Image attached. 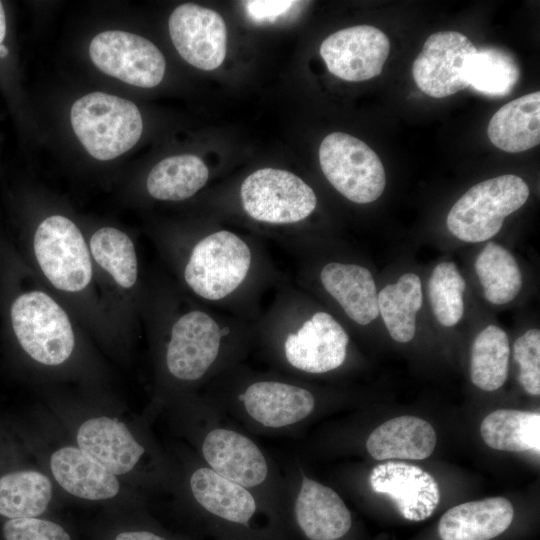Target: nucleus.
Listing matches in <instances>:
<instances>
[{
	"mask_svg": "<svg viewBox=\"0 0 540 540\" xmlns=\"http://www.w3.org/2000/svg\"><path fill=\"white\" fill-rule=\"evenodd\" d=\"M244 430L259 435L294 436L316 414L314 392L293 381L272 377L235 380L209 398Z\"/></svg>",
	"mask_w": 540,
	"mask_h": 540,
	"instance_id": "2",
	"label": "nucleus"
},
{
	"mask_svg": "<svg viewBox=\"0 0 540 540\" xmlns=\"http://www.w3.org/2000/svg\"><path fill=\"white\" fill-rule=\"evenodd\" d=\"M188 496L216 540H287L280 519L250 490L195 460Z\"/></svg>",
	"mask_w": 540,
	"mask_h": 540,
	"instance_id": "3",
	"label": "nucleus"
},
{
	"mask_svg": "<svg viewBox=\"0 0 540 540\" xmlns=\"http://www.w3.org/2000/svg\"><path fill=\"white\" fill-rule=\"evenodd\" d=\"M510 346L507 334L495 325L485 327L476 336L470 359L472 383L484 391H495L506 381Z\"/></svg>",
	"mask_w": 540,
	"mask_h": 540,
	"instance_id": "30",
	"label": "nucleus"
},
{
	"mask_svg": "<svg viewBox=\"0 0 540 540\" xmlns=\"http://www.w3.org/2000/svg\"><path fill=\"white\" fill-rule=\"evenodd\" d=\"M297 2L286 0L246 1L247 14L257 22L273 21L286 13Z\"/></svg>",
	"mask_w": 540,
	"mask_h": 540,
	"instance_id": "36",
	"label": "nucleus"
},
{
	"mask_svg": "<svg viewBox=\"0 0 540 540\" xmlns=\"http://www.w3.org/2000/svg\"><path fill=\"white\" fill-rule=\"evenodd\" d=\"M209 171L195 155L170 156L157 163L147 177V190L158 200L181 201L193 196L207 182Z\"/></svg>",
	"mask_w": 540,
	"mask_h": 540,
	"instance_id": "25",
	"label": "nucleus"
},
{
	"mask_svg": "<svg viewBox=\"0 0 540 540\" xmlns=\"http://www.w3.org/2000/svg\"><path fill=\"white\" fill-rule=\"evenodd\" d=\"M52 484L34 470L10 472L0 477V515L34 518L43 514L52 499Z\"/></svg>",
	"mask_w": 540,
	"mask_h": 540,
	"instance_id": "28",
	"label": "nucleus"
},
{
	"mask_svg": "<svg viewBox=\"0 0 540 540\" xmlns=\"http://www.w3.org/2000/svg\"><path fill=\"white\" fill-rule=\"evenodd\" d=\"M115 540H168L165 537L151 531H126L119 533Z\"/></svg>",
	"mask_w": 540,
	"mask_h": 540,
	"instance_id": "37",
	"label": "nucleus"
},
{
	"mask_svg": "<svg viewBox=\"0 0 540 540\" xmlns=\"http://www.w3.org/2000/svg\"><path fill=\"white\" fill-rule=\"evenodd\" d=\"M475 271L484 296L492 304L512 301L522 286V275L513 255L501 245L488 242L478 254Z\"/></svg>",
	"mask_w": 540,
	"mask_h": 540,
	"instance_id": "31",
	"label": "nucleus"
},
{
	"mask_svg": "<svg viewBox=\"0 0 540 540\" xmlns=\"http://www.w3.org/2000/svg\"><path fill=\"white\" fill-rule=\"evenodd\" d=\"M14 333L24 351L44 365L65 362L74 348V333L65 311L47 294L31 291L12 304Z\"/></svg>",
	"mask_w": 540,
	"mask_h": 540,
	"instance_id": "9",
	"label": "nucleus"
},
{
	"mask_svg": "<svg viewBox=\"0 0 540 540\" xmlns=\"http://www.w3.org/2000/svg\"><path fill=\"white\" fill-rule=\"evenodd\" d=\"M437 437L432 425L410 415L390 419L374 429L366 450L375 460H423L434 451Z\"/></svg>",
	"mask_w": 540,
	"mask_h": 540,
	"instance_id": "23",
	"label": "nucleus"
},
{
	"mask_svg": "<svg viewBox=\"0 0 540 540\" xmlns=\"http://www.w3.org/2000/svg\"><path fill=\"white\" fill-rule=\"evenodd\" d=\"M241 201L254 220L270 224H292L306 219L316 208L313 189L292 172L263 168L242 183Z\"/></svg>",
	"mask_w": 540,
	"mask_h": 540,
	"instance_id": "11",
	"label": "nucleus"
},
{
	"mask_svg": "<svg viewBox=\"0 0 540 540\" xmlns=\"http://www.w3.org/2000/svg\"><path fill=\"white\" fill-rule=\"evenodd\" d=\"M168 26L171 40L186 62L205 71L214 70L223 63L227 28L218 12L185 3L173 10Z\"/></svg>",
	"mask_w": 540,
	"mask_h": 540,
	"instance_id": "17",
	"label": "nucleus"
},
{
	"mask_svg": "<svg viewBox=\"0 0 540 540\" xmlns=\"http://www.w3.org/2000/svg\"><path fill=\"white\" fill-rule=\"evenodd\" d=\"M95 261L122 287H132L137 279V257L131 239L124 232L104 227L90 239Z\"/></svg>",
	"mask_w": 540,
	"mask_h": 540,
	"instance_id": "32",
	"label": "nucleus"
},
{
	"mask_svg": "<svg viewBox=\"0 0 540 540\" xmlns=\"http://www.w3.org/2000/svg\"><path fill=\"white\" fill-rule=\"evenodd\" d=\"M5 34H6L5 13H4L3 5L0 1V44L4 40Z\"/></svg>",
	"mask_w": 540,
	"mask_h": 540,
	"instance_id": "38",
	"label": "nucleus"
},
{
	"mask_svg": "<svg viewBox=\"0 0 540 540\" xmlns=\"http://www.w3.org/2000/svg\"><path fill=\"white\" fill-rule=\"evenodd\" d=\"M487 134L497 148L518 153L540 143V93L514 99L502 106L491 118Z\"/></svg>",
	"mask_w": 540,
	"mask_h": 540,
	"instance_id": "24",
	"label": "nucleus"
},
{
	"mask_svg": "<svg viewBox=\"0 0 540 540\" xmlns=\"http://www.w3.org/2000/svg\"><path fill=\"white\" fill-rule=\"evenodd\" d=\"M251 264L249 245L237 234L219 230L195 244L184 278L196 295L217 301L232 294L245 281Z\"/></svg>",
	"mask_w": 540,
	"mask_h": 540,
	"instance_id": "8",
	"label": "nucleus"
},
{
	"mask_svg": "<svg viewBox=\"0 0 540 540\" xmlns=\"http://www.w3.org/2000/svg\"><path fill=\"white\" fill-rule=\"evenodd\" d=\"M319 162L329 183L354 203L373 202L384 191L386 176L380 158L352 135L343 132L327 135L319 147Z\"/></svg>",
	"mask_w": 540,
	"mask_h": 540,
	"instance_id": "10",
	"label": "nucleus"
},
{
	"mask_svg": "<svg viewBox=\"0 0 540 540\" xmlns=\"http://www.w3.org/2000/svg\"><path fill=\"white\" fill-rule=\"evenodd\" d=\"M70 119L87 152L103 161L131 149L143 130L140 111L133 102L104 92H92L76 100Z\"/></svg>",
	"mask_w": 540,
	"mask_h": 540,
	"instance_id": "5",
	"label": "nucleus"
},
{
	"mask_svg": "<svg viewBox=\"0 0 540 540\" xmlns=\"http://www.w3.org/2000/svg\"><path fill=\"white\" fill-rule=\"evenodd\" d=\"M466 283L453 262H441L433 269L428 283L429 301L438 322L451 327L464 313Z\"/></svg>",
	"mask_w": 540,
	"mask_h": 540,
	"instance_id": "33",
	"label": "nucleus"
},
{
	"mask_svg": "<svg viewBox=\"0 0 540 540\" xmlns=\"http://www.w3.org/2000/svg\"><path fill=\"white\" fill-rule=\"evenodd\" d=\"M50 469L60 487L81 499L107 500L120 490L117 476L79 447L64 446L54 451L50 457Z\"/></svg>",
	"mask_w": 540,
	"mask_h": 540,
	"instance_id": "21",
	"label": "nucleus"
},
{
	"mask_svg": "<svg viewBox=\"0 0 540 540\" xmlns=\"http://www.w3.org/2000/svg\"><path fill=\"white\" fill-rule=\"evenodd\" d=\"M284 520L288 536L303 540H341L352 528V515L340 495L310 477L294 459L283 474Z\"/></svg>",
	"mask_w": 540,
	"mask_h": 540,
	"instance_id": "4",
	"label": "nucleus"
},
{
	"mask_svg": "<svg viewBox=\"0 0 540 540\" xmlns=\"http://www.w3.org/2000/svg\"><path fill=\"white\" fill-rule=\"evenodd\" d=\"M348 344L349 336L336 319L318 311L285 335L279 353L295 372L324 374L344 364Z\"/></svg>",
	"mask_w": 540,
	"mask_h": 540,
	"instance_id": "14",
	"label": "nucleus"
},
{
	"mask_svg": "<svg viewBox=\"0 0 540 540\" xmlns=\"http://www.w3.org/2000/svg\"><path fill=\"white\" fill-rule=\"evenodd\" d=\"M34 251L48 280L58 289L75 292L90 282L92 267L83 236L68 218L43 220L35 233Z\"/></svg>",
	"mask_w": 540,
	"mask_h": 540,
	"instance_id": "12",
	"label": "nucleus"
},
{
	"mask_svg": "<svg viewBox=\"0 0 540 540\" xmlns=\"http://www.w3.org/2000/svg\"><path fill=\"white\" fill-rule=\"evenodd\" d=\"M368 481L374 492L388 495L400 514L410 521L427 519L440 502L437 482L416 465L382 463L372 469Z\"/></svg>",
	"mask_w": 540,
	"mask_h": 540,
	"instance_id": "18",
	"label": "nucleus"
},
{
	"mask_svg": "<svg viewBox=\"0 0 540 540\" xmlns=\"http://www.w3.org/2000/svg\"><path fill=\"white\" fill-rule=\"evenodd\" d=\"M529 196L526 182L505 174L472 186L452 206L446 223L458 239L478 243L495 236L504 219L521 208Z\"/></svg>",
	"mask_w": 540,
	"mask_h": 540,
	"instance_id": "6",
	"label": "nucleus"
},
{
	"mask_svg": "<svg viewBox=\"0 0 540 540\" xmlns=\"http://www.w3.org/2000/svg\"><path fill=\"white\" fill-rule=\"evenodd\" d=\"M514 359L519 365V381L524 390L534 396L540 394V331L530 329L514 343Z\"/></svg>",
	"mask_w": 540,
	"mask_h": 540,
	"instance_id": "34",
	"label": "nucleus"
},
{
	"mask_svg": "<svg viewBox=\"0 0 540 540\" xmlns=\"http://www.w3.org/2000/svg\"><path fill=\"white\" fill-rule=\"evenodd\" d=\"M319 52L334 76L360 82L381 73L390 52V41L380 29L359 25L328 36Z\"/></svg>",
	"mask_w": 540,
	"mask_h": 540,
	"instance_id": "16",
	"label": "nucleus"
},
{
	"mask_svg": "<svg viewBox=\"0 0 540 540\" xmlns=\"http://www.w3.org/2000/svg\"><path fill=\"white\" fill-rule=\"evenodd\" d=\"M480 433L491 448L509 452H540V414L498 409L482 421Z\"/></svg>",
	"mask_w": 540,
	"mask_h": 540,
	"instance_id": "26",
	"label": "nucleus"
},
{
	"mask_svg": "<svg viewBox=\"0 0 540 540\" xmlns=\"http://www.w3.org/2000/svg\"><path fill=\"white\" fill-rule=\"evenodd\" d=\"M89 55L102 72L137 87H155L165 74L161 51L146 38L129 32L99 33L90 43Z\"/></svg>",
	"mask_w": 540,
	"mask_h": 540,
	"instance_id": "13",
	"label": "nucleus"
},
{
	"mask_svg": "<svg viewBox=\"0 0 540 540\" xmlns=\"http://www.w3.org/2000/svg\"><path fill=\"white\" fill-rule=\"evenodd\" d=\"M422 300L421 280L414 273L403 274L378 293L379 314L395 341L406 343L414 337Z\"/></svg>",
	"mask_w": 540,
	"mask_h": 540,
	"instance_id": "27",
	"label": "nucleus"
},
{
	"mask_svg": "<svg viewBox=\"0 0 540 540\" xmlns=\"http://www.w3.org/2000/svg\"><path fill=\"white\" fill-rule=\"evenodd\" d=\"M476 50L472 42L456 31H440L430 35L413 62L416 85L425 94L444 98L469 87L465 66Z\"/></svg>",
	"mask_w": 540,
	"mask_h": 540,
	"instance_id": "15",
	"label": "nucleus"
},
{
	"mask_svg": "<svg viewBox=\"0 0 540 540\" xmlns=\"http://www.w3.org/2000/svg\"><path fill=\"white\" fill-rule=\"evenodd\" d=\"M514 509L504 497H491L456 505L438 524L442 540H491L512 523Z\"/></svg>",
	"mask_w": 540,
	"mask_h": 540,
	"instance_id": "20",
	"label": "nucleus"
},
{
	"mask_svg": "<svg viewBox=\"0 0 540 540\" xmlns=\"http://www.w3.org/2000/svg\"><path fill=\"white\" fill-rule=\"evenodd\" d=\"M514 57L497 47H482L469 56L465 77L475 91L493 97L508 95L519 80Z\"/></svg>",
	"mask_w": 540,
	"mask_h": 540,
	"instance_id": "29",
	"label": "nucleus"
},
{
	"mask_svg": "<svg viewBox=\"0 0 540 540\" xmlns=\"http://www.w3.org/2000/svg\"><path fill=\"white\" fill-rule=\"evenodd\" d=\"M187 415L200 461L253 492L286 528L284 476L270 455L209 398Z\"/></svg>",
	"mask_w": 540,
	"mask_h": 540,
	"instance_id": "1",
	"label": "nucleus"
},
{
	"mask_svg": "<svg viewBox=\"0 0 540 540\" xmlns=\"http://www.w3.org/2000/svg\"><path fill=\"white\" fill-rule=\"evenodd\" d=\"M8 49L5 45L0 44V58H4L8 55Z\"/></svg>",
	"mask_w": 540,
	"mask_h": 540,
	"instance_id": "39",
	"label": "nucleus"
},
{
	"mask_svg": "<svg viewBox=\"0 0 540 540\" xmlns=\"http://www.w3.org/2000/svg\"><path fill=\"white\" fill-rule=\"evenodd\" d=\"M3 535L5 540H70L61 525L36 517L8 520Z\"/></svg>",
	"mask_w": 540,
	"mask_h": 540,
	"instance_id": "35",
	"label": "nucleus"
},
{
	"mask_svg": "<svg viewBox=\"0 0 540 540\" xmlns=\"http://www.w3.org/2000/svg\"><path fill=\"white\" fill-rule=\"evenodd\" d=\"M225 333L208 313L193 310L174 323L165 352L169 375L179 382L196 383L234 358L225 343Z\"/></svg>",
	"mask_w": 540,
	"mask_h": 540,
	"instance_id": "7",
	"label": "nucleus"
},
{
	"mask_svg": "<svg viewBox=\"0 0 540 540\" xmlns=\"http://www.w3.org/2000/svg\"><path fill=\"white\" fill-rule=\"evenodd\" d=\"M76 441L77 447L116 476L131 472L146 453L123 422L107 416L84 421Z\"/></svg>",
	"mask_w": 540,
	"mask_h": 540,
	"instance_id": "19",
	"label": "nucleus"
},
{
	"mask_svg": "<svg viewBox=\"0 0 540 540\" xmlns=\"http://www.w3.org/2000/svg\"><path fill=\"white\" fill-rule=\"evenodd\" d=\"M320 280L325 290L355 323L367 325L378 317L377 288L367 268L330 262L322 268Z\"/></svg>",
	"mask_w": 540,
	"mask_h": 540,
	"instance_id": "22",
	"label": "nucleus"
}]
</instances>
